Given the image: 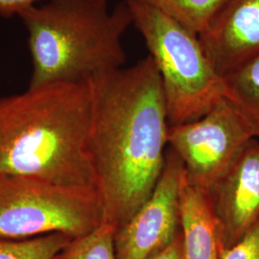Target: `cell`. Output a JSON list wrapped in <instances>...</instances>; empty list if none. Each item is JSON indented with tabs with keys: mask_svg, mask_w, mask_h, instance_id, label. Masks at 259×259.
<instances>
[{
	"mask_svg": "<svg viewBox=\"0 0 259 259\" xmlns=\"http://www.w3.org/2000/svg\"><path fill=\"white\" fill-rule=\"evenodd\" d=\"M90 154L104 222L118 229L152 194L164 165L168 114L151 56L88 79Z\"/></svg>",
	"mask_w": 259,
	"mask_h": 259,
	"instance_id": "obj_1",
	"label": "cell"
},
{
	"mask_svg": "<svg viewBox=\"0 0 259 259\" xmlns=\"http://www.w3.org/2000/svg\"><path fill=\"white\" fill-rule=\"evenodd\" d=\"M91 123L88 80L28 88L0 98V177L96 189Z\"/></svg>",
	"mask_w": 259,
	"mask_h": 259,
	"instance_id": "obj_2",
	"label": "cell"
},
{
	"mask_svg": "<svg viewBox=\"0 0 259 259\" xmlns=\"http://www.w3.org/2000/svg\"><path fill=\"white\" fill-rule=\"evenodd\" d=\"M28 34L33 72L29 88L85 81L126 62L122 38L133 23L125 2L49 0L18 15Z\"/></svg>",
	"mask_w": 259,
	"mask_h": 259,
	"instance_id": "obj_3",
	"label": "cell"
},
{
	"mask_svg": "<svg viewBox=\"0 0 259 259\" xmlns=\"http://www.w3.org/2000/svg\"><path fill=\"white\" fill-rule=\"evenodd\" d=\"M126 3L160 76L169 126L200 119L224 99V79L200 37L139 0Z\"/></svg>",
	"mask_w": 259,
	"mask_h": 259,
	"instance_id": "obj_4",
	"label": "cell"
},
{
	"mask_svg": "<svg viewBox=\"0 0 259 259\" xmlns=\"http://www.w3.org/2000/svg\"><path fill=\"white\" fill-rule=\"evenodd\" d=\"M104 222L99 194L24 176L0 177V238L23 240L61 232L75 238Z\"/></svg>",
	"mask_w": 259,
	"mask_h": 259,
	"instance_id": "obj_5",
	"label": "cell"
},
{
	"mask_svg": "<svg viewBox=\"0 0 259 259\" xmlns=\"http://www.w3.org/2000/svg\"><path fill=\"white\" fill-rule=\"evenodd\" d=\"M167 139L183 161L186 182L209 191L255 138L224 98L200 119L169 126Z\"/></svg>",
	"mask_w": 259,
	"mask_h": 259,
	"instance_id": "obj_6",
	"label": "cell"
},
{
	"mask_svg": "<svg viewBox=\"0 0 259 259\" xmlns=\"http://www.w3.org/2000/svg\"><path fill=\"white\" fill-rule=\"evenodd\" d=\"M184 164L171 149L152 194L127 222L115 230L116 259H149L182 232L181 185Z\"/></svg>",
	"mask_w": 259,
	"mask_h": 259,
	"instance_id": "obj_7",
	"label": "cell"
},
{
	"mask_svg": "<svg viewBox=\"0 0 259 259\" xmlns=\"http://www.w3.org/2000/svg\"><path fill=\"white\" fill-rule=\"evenodd\" d=\"M208 192L231 248L259 221V141L250 139Z\"/></svg>",
	"mask_w": 259,
	"mask_h": 259,
	"instance_id": "obj_8",
	"label": "cell"
},
{
	"mask_svg": "<svg viewBox=\"0 0 259 259\" xmlns=\"http://www.w3.org/2000/svg\"><path fill=\"white\" fill-rule=\"evenodd\" d=\"M199 37L216 71L230 74L259 55V0H228Z\"/></svg>",
	"mask_w": 259,
	"mask_h": 259,
	"instance_id": "obj_9",
	"label": "cell"
},
{
	"mask_svg": "<svg viewBox=\"0 0 259 259\" xmlns=\"http://www.w3.org/2000/svg\"><path fill=\"white\" fill-rule=\"evenodd\" d=\"M181 228L184 259H220L225 248L222 227L213 209L209 192L189 185H181Z\"/></svg>",
	"mask_w": 259,
	"mask_h": 259,
	"instance_id": "obj_10",
	"label": "cell"
},
{
	"mask_svg": "<svg viewBox=\"0 0 259 259\" xmlns=\"http://www.w3.org/2000/svg\"><path fill=\"white\" fill-rule=\"evenodd\" d=\"M224 98L259 137V55L224 78Z\"/></svg>",
	"mask_w": 259,
	"mask_h": 259,
	"instance_id": "obj_11",
	"label": "cell"
},
{
	"mask_svg": "<svg viewBox=\"0 0 259 259\" xmlns=\"http://www.w3.org/2000/svg\"><path fill=\"white\" fill-rule=\"evenodd\" d=\"M175 20L197 36L212 24L228 0H139Z\"/></svg>",
	"mask_w": 259,
	"mask_h": 259,
	"instance_id": "obj_12",
	"label": "cell"
},
{
	"mask_svg": "<svg viewBox=\"0 0 259 259\" xmlns=\"http://www.w3.org/2000/svg\"><path fill=\"white\" fill-rule=\"evenodd\" d=\"M115 230L111 224L103 222L93 232L72 239L53 259H116Z\"/></svg>",
	"mask_w": 259,
	"mask_h": 259,
	"instance_id": "obj_13",
	"label": "cell"
},
{
	"mask_svg": "<svg viewBox=\"0 0 259 259\" xmlns=\"http://www.w3.org/2000/svg\"><path fill=\"white\" fill-rule=\"evenodd\" d=\"M72 239L61 232L23 240L0 238V259H53Z\"/></svg>",
	"mask_w": 259,
	"mask_h": 259,
	"instance_id": "obj_14",
	"label": "cell"
},
{
	"mask_svg": "<svg viewBox=\"0 0 259 259\" xmlns=\"http://www.w3.org/2000/svg\"><path fill=\"white\" fill-rule=\"evenodd\" d=\"M220 259H259V221L241 240L225 249Z\"/></svg>",
	"mask_w": 259,
	"mask_h": 259,
	"instance_id": "obj_15",
	"label": "cell"
},
{
	"mask_svg": "<svg viewBox=\"0 0 259 259\" xmlns=\"http://www.w3.org/2000/svg\"><path fill=\"white\" fill-rule=\"evenodd\" d=\"M49 0H0V16L10 18L23 10Z\"/></svg>",
	"mask_w": 259,
	"mask_h": 259,
	"instance_id": "obj_16",
	"label": "cell"
},
{
	"mask_svg": "<svg viewBox=\"0 0 259 259\" xmlns=\"http://www.w3.org/2000/svg\"><path fill=\"white\" fill-rule=\"evenodd\" d=\"M149 259H184V241L182 232L166 248Z\"/></svg>",
	"mask_w": 259,
	"mask_h": 259,
	"instance_id": "obj_17",
	"label": "cell"
}]
</instances>
